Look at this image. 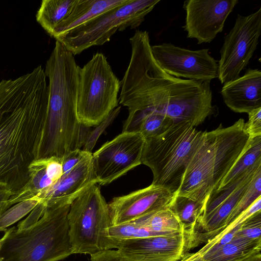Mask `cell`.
<instances>
[{
	"label": "cell",
	"instance_id": "30bf717a",
	"mask_svg": "<svg viewBox=\"0 0 261 261\" xmlns=\"http://www.w3.org/2000/svg\"><path fill=\"white\" fill-rule=\"evenodd\" d=\"M145 139L137 132H122L92 154L94 172L100 185L109 184L141 164Z\"/></svg>",
	"mask_w": 261,
	"mask_h": 261
},
{
	"label": "cell",
	"instance_id": "d590c367",
	"mask_svg": "<svg viewBox=\"0 0 261 261\" xmlns=\"http://www.w3.org/2000/svg\"><path fill=\"white\" fill-rule=\"evenodd\" d=\"M6 236H7V233L5 231V233L4 236L0 239V249H1V248L3 245V244L6 238Z\"/></svg>",
	"mask_w": 261,
	"mask_h": 261
},
{
	"label": "cell",
	"instance_id": "603a6c76",
	"mask_svg": "<svg viewBox=\"0 0 261 261\" xmlns=\"http://www.w3.org/2000/svg\"><path fill=\"white\" fill-rule=\"evenodd\" d=\"M169 208L183 225L192 224L202 216L205 204L187 196L175 195Z\"/></svg>",
	"mask_w": 261,
	"mask_h": 261
},
{
	"label": "cell",
	"instance_id": "83f0119b",
	"mask_svg": "<svg viewBox=\"0 0 261 261\" xmlns=\"http://www.w3.org/2000/svg\"><path fill=\"white\" fill-rule=\"evenodd\" d=\"M260 211L255 213L246 221L235 235L250 240H257L260 239Z\"/></svg>",
	"mask_w": 261,
	"mask_h": 261
},
{
	"label": "cell",
	"instance_id": "4dcf8cb0",
	"mask_svg": "<svg viewBox=\"0 0 261 261\" xmlns=\"http://www.w3.org/2000/svg\"><path fill=\"white\" fill-rule=\"evenodd\" d=\"M88 151L76 149L72 151L61 159L63 173L74 168Z\"/></svg>",
	"mask_w": 261,
	"mask_h": 261
},
{
	"label": "cell",
	"instance_id": "d6a6232c",
	"mask_svg": "<svg viewBox=\"0 0 261 261\" xmlns=\"http://www.w3.org/2000/svg\"><path fill=\"white\" fill-rule=\"evenodd\" d=\"M91 261H130L117 249H109L91 255Z\"/></svg>",
	"mask_w": 261,
	"mask_h": 261
},
{
	"label": "cell",
	"instance_id": "7c38bea8",
	"mask_svg": "<svg viewBox=\"0 0 261 261\" xmlns=\"http://www.w3.org/2000/svg\"><path fill=\"white\" fill-rule=\"evenodd\" d=\"M238 0H188L183 27L187 37L196 39L198 44L212 42L221 33L225 21L238 3Z\"/></svg>",
	"mask_w": 261,
	"mask_h": 261
},
{
	"label": "cell",
	"instance_id": "277c9868",
	"mask_svg": "<svg viewBox=\"0 0 261 261\" xmlns=\"http://www.w3.org/2000/svg\"><path fill=\"white\" fill-rule=\"evenodd\" d=\"M70 205L46 207L28 225L7 229L0 261H59L73 254L69 237Z\"/></svg>",
	"mask_w": 261,
	"mask_h": 261
},
{
	"label": "cell",
	"instance_id": "836d02e7",
	"mask_svg": "<svg viewBox=\"0 0 261 261\" xmlns=\"http://www.w3.org/2000/svg\"><path fill=\"white\" fill-rule=\"evenodd\" d=\"M13 192L4 185H0V218L9 207L8 201Z\"/></svg>",
	"mask_w": 261,
	"mask_h": 261
},
{
	"label": "cell",
	"instance_id": "2e32d148",
	"mask_svg": "<svg viewBox=\"0 0 261 261\" xmlns=\"http://www.w3.org/2000/svg\"><path fill=\"white\" fill-rule=\"evenodd\" d=\"M221 93L225 105L234 112L248 113L260 108V70L248 69L243 76L224 84Z\"/></svg>",
	"mask_w": 261,
	"mask_h": 261
},
{
	"label": "cell",
	"instance_id": "44dd1931",
	"mask_svg": "<svg viewBox=\"0 0 261 261\" xmlns=\"http://www.w3.org/2000/svg\"><path fill=\"white\" fill-rule=\"evenodd\" d=\"M251 180L238 188L212 212L198 220L200 224L204 226L205 230L210 232L223 227L227 218L247 188Z\"/></svg>",
	"mask_w": 261,
	"mask_h": 261
},
{
	"label": "cell",
	"instance_id": "d4e9b609",
	"mask_svg": "<svg viewBox=\"0 0 261 261\" xmlns=\"http://www.w3.org/2000/svg\"><path fill=\"white\" fill-rule=\"evenodd\" d=\"M260 197H261V168L258 169L252 177L247 188L227 218L222 228H226Z\"/></svg>",
	"mask_w": 261,
	"mask_h": 261
},
{
	"label": "cell",
	"instance_id": "8992f818",
	"mask_svg": "<svg viewBox=\"0 0 261 261\" xmlns=\"http://www.w3.org/2000/svg\"><path fill=\"white\" fill-rule=\"evenodd\" d=\"M68 220L73 254L91 256L115 249L114 240L109 233L111 220L108 203L97 184L70 204Z\"/></svg>",
	"mask_w": 261,
	"mask_h": 261
},
{
	"label": "cell",
	"instance_id": "f1b7e54d",
	"mask_svg": "<svg viewBox=\"0 0 261 261\" xmlns=\"http://www.w3.org/2000/svg\"><path fill=\"white\" fill-rule=\"evenodd\" d=\"M248 120L244 123V129L250 138L261 136V107L249 112Z\"/></svg>",
	"mask_w": 261,
	"mask_h": 261
},
{
	"label": "cell",
	"instance_id": "f546056e",
	"mask_svg": "<svg viewBox=\"0 0 261 261\" xmlns=\"http://www.w3.org/2000/svg\"><path fill=\"white\" fill-rule=\"evenodd\" d=\"M260 210L261 197L257 198L247 209L240 214L214 240H217L229 230L233 228L235 226L243 224L255 213L260 212Z\"/></svg>",
	"mask_w": 261,
	"mask_h": 261
},
{
	"label": "cell",
	"instance_id": "52a82bcc",
	"mask_svg": "<svg viewBox=\"0 0 261 261\" xmlns=\"http://www.w3.org/2000/svg\"><path fill=\"white\" fill-rule=\"evenodd\" d=\"M77 113L86 127L104 121L118 105L121 81L106 56L97 53L83 67H79Z\"/></svg>",
	"mask_w": 261,
	"mask_h": 261
},
{
	"label": "cell",
	"instance_id": "cb8c5ba5",
	"mask_svg": "<svg viewBox=\"0 0 261 261\" xmlns=\"http://www.w3.org/2000/svg\"><path fill=\"white\" fill-rule=\"evenodd\" d=\"M260 239L250 240L234 236L232 239L205 261H234L257 246Z\"/></svg>",
	"mask_w": 261,
	"mask_h": 261
},
{
	"label": "cell",
	"instance_id": "ac0fdd59",
	"mask_svg": "<svg viewBox=\"0 0 261 261\" xmlns=\"http://www.w3.org/2000/svg\"><path fill=\"white\" fill-rule=\"evenodd\" d=\"M47 159H37L31 164L29 167L28 180L21 189L10 197L8 201L9 208L34 198L54 183L47 173Z\"/></svg>",
	"mask_w": 261,
	"mask_h": 261
},
{
	"label": "cell",
	"instance_id": "9c48e42d",
	"mask_svg": "<svg viewBox=\"0 0 261 261\" xmlns=\"http://www.w3.org/2000/svg\"><path fill=\"white\" fill-rule=\"evenodd\" d=\"M260 32L261 8L247 16L238 14L220 50L218 78L221 84L240 77L256 49Z\"/></svg>",
	"mask_w": 261,
	"mask_h": 261
},
{
	"label": "cell",
	"instance_id": "1f68e13d",
	"mask_svg": "<svg viewBox=\"0 0 261 261\" xmlns=\"http://www.w3.org/2000/svg\"><path fill=\"white\" fill-rule=\"evenodd\" d=\"M47 159L46 171L48 176L55 182L63 174L61 159L55 157Z\"/></svg>",
	"mask_w": 261,
	"mask_h": 261
},
{
	"label": "cell",
	"instance_id": "6da1fadb",
	"mask_svg": "<svg viewBox=\"0 0 261 261\" xmlns=\"http://www.w3.org/2000/svg\"><path fill=\"white\" fill-rule=\"evenodd\" d=\"M48 90L41 65L0 82V185L13 194L28 180L47 114Z\"/></svg>",
	"mask_w": 261,
	"mask_h": 261
},
{
	"label": "cell",
	"instance_id": "ffe728a7",
	"mask_svg": "<svg viewBox=\"0 0 261 261\" xmlns=\"http://www.w3.org/2000/svg\"><path fill=\"white\" fill-rule=\"evenodd\" d=\"M261 164V136L250 138L243 153L216 189L240 178L254 166Z\"/></svg>",
	"mask_w": 261,
	"mask_h": 261
},
{
	"label": "cell",
	"instance_id": "4316f807",
	"mask_svg": "<svg viewBox=\"0 0 261 261\" xmlns=\"http://www.w3.org/2000/svg\"><path fill=\"white\" fill-rule=\"evenodd\" d=\"M39 202L38 199L32 198L17 203L9 208L0 218V231H6L8 226L31 212Z\"/></svg>",
	"mask_w": 261,
	"mask_h": 261
},
{
	"label": "cell",
	"instance_id": "4fadbf2b",
	"mask_svg": "<svg viewBox=\"0 0 261 261\" xmlns=\"http://www.w3.org/2000/svg\"><path fill=\"white\" fill-rule=\"evenodd\" d=\"M175 195L165 188L151 184L115 197L108 204L111 226L132 222L153 212L169 208Z\"/></svg>",
	"mask_w": 261,
	"mask_h": 261
},
{
	"label": "cell",
	"instance_id": "8fae6325",
	"mask_svg": "<svg viewBox=\"0 0 261 261\" xmlns=\"http://www.w3.org/2000/svg\"><path fill=\"white\" fill-rule=\"evenodd\" d=\"M151 49L159 66L171 76L202 82L218 76L217 61L208 49L193 50L164 43L151 46Z\"/></svg>",
	"mask_w": 261,
	"mask_h": 261
},
{
	"label": "cell",
	"instance_id": "ba28073f",
	"mask_svg": "<svg viewBox=\"0 0 261 261\" xmlns=\"http://www.w3.org/2000/svg\"><path fill=\"white\" fill-rule=\"evenodd\" d=\"M160 0H130L103 13L56 40L73 56L109 41L117 31L139 27Z\"/></svg>",
	"mask_w": 261,
	"mask_h": 261
},
{
	"label": "cell",
	"instance_id": "d6986e66",
	"mask_svg": "<svg viewBox=\"0 0 261 261\" xmlns=\"http://www.w3.org/2000/svg\"><path fill=\"white\" fill-rule=\"evenodd\" d=\"M75 0H43L36 18L42 28L52 37L56 29L68 15Z\"/></svg>",
	"mask_w": 261,
	"mask_h": 261
},
{
	"label": "cell",
	"instance_id": "5bb4252c",
	"mask_svg": "<svg viewBox=\"0 0 261 261\" xmlns=\"http://www.w3.org/2000/svg\"><path fill=\"white\" fill-rule=\"evenodd\" d=\"M97 184L92 162V153L87 152L72 169L63 174L51 186L33 198L46 207L61 206L70 204L93 185Z\"/></svg>",
	"mask_w": 261,
	"mask_h": 261
},
{
	"label": "cell",
	"instance_id": "7402d4cb",
	"mask_svg": "<svg viewBox=\"0 0 261 261\" xmlns=\"http://www.w3.org/2000/svg\"><path fill=\"white\" fill-rule=\"evenodd\" d=\"M133 222L159 232L176 233L184 230V225L169 208L153 212Z\"/></svg>",
	"mask_w": 261,
	"mask_h": 261
},
{
	"label": "cell",
	"instance_id": "8d00e7d4",
	"mask_svg": "<svg viewBox=\"0 0 261 261\" xmlns=\"http://www.w3.org/2000/svg\"><path fill=\"white\" fill-rule=\"evenodd\" d=\"M234 261H241L240 260L238 259V260H234Z\"/></svg>",
	"mask_w": 261,
	"mask_h": 261
},
{
	"label": "cell",
	"instance_id": "5b68a950",
	"mask_svg": "<svg viewBox=\"0 0 261 261\" xmlns=\"http://www.w3.org/2000/svg\"><path fill=\"white\" fill-rule=\"evenodd\" d=\"M205 132L198 130L188 122H181L173 124L158 136L145 139L141 162L152 172L151 184L176 194Z\"/></svg>",
	"mask_w": 261,
	"mask_h": 261
},
{
	"label": "cell",
	"instance_id": "3957f363",
	"mask_svg": "<svg viewBox=\"0 0 261 261\" xmlns=\"http://www.w3.org/2000/svg\"><path fill=\"white\" fill-rule=\"evenodd\" d=\"M244 120L232 125L222 124L205 132L203 140L191 159L175 195L205 204L247 147L250 137L244 129Z\"/></svg>",
	"mask_w": 261,
	"mask_h": 261
},
{
	"label": "cell",
	"instance_id": "e0dca14e",
	"mask_svg": "<svg viewBox=\"0 0 261 261\" xmlns=\"http://www.w3.org/2000/svg\"><path fill=\"white\" fill-rule=\"evenodd\" d=\"M130 0H75L68 15L55 30V39L106 12L122 6Z\"/></svg>",
	"mask_w": 261,
	"mask_h": 261
},
{
	"label": "cell",
	"instance_id": "9a60e30c",
	"mask_svg": "<svg viewBox=\"0 0 261 261\" xmlns=\"http://www.w3.org/2000/svg\"><path fill=\"white\" fill-rule=\"evenodd\" d=\"M182 231L165 236L115 241V249L130 261H176L185 245Z\"/></svg>",
	"mask_w": 261,
	"mask_h": 261
},
{
	"label": "cell",
	"instance_id": "484cf974",
	"mask_svg": "<svg viewBox=\"0 0 261 261\" xmlns=\"http://www.w3.org/2000/svg\"><path fill=\"white\" fill-rule=\"evenodd\" d=\"M109 233L112 239L118 240L140 239L174 234L156 232L147 227L133 222L111 226L109 228Z\"/></svg>",
	"mask_w": 261,
	"mask_h": 261
},
{
	"label": "cell",
	"instance_id": "7a4b0ae2",
	"mask_svg": "<svg viewBox=\"0 0 261 261\" xmlns=\"http://www.w3.org/2000/svg\"><path fill=\"white\" fill-rule=\"evenodd\" d=\"M79 67L72 54L56 40L44 69L49 81L48 109L37 159H61L85 144L90 132L77 113Z\"/></svg>",
	"mask_w": 261,
	"mask_h": 261
},
{
	"label": "cell",
	"instance_id": "e575fe53",
	"mask_svg": "<svg viewBox=\"0 0 261 261\" xmlns=\"http://www.w3.org/2000/svg\"><path fill=\"white\" fill-rule=\"evenodd\" d=\"M180 261H204L200 252L190 254L184 257Z\"/></svg>",
	"mask_w": 261,
	"mask_h": 261
}]
</instances>
